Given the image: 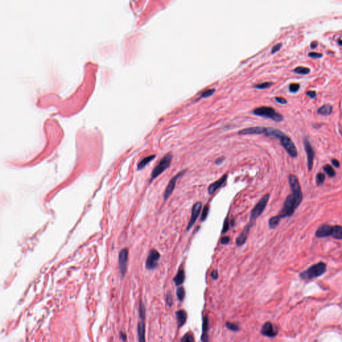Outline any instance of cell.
<instances>
[{"instance_id": "27", "label": "cell", "mask_w": 342, "mask_h": 342, "mask_svg": "<svg viewBox=\"0 0 342 342\" xmlns=\"http://www.w3.org/2000/svg\"><path fill=\"white\" fill-rule=\"evenodd\" d=\"M177 296L180 301H182L185 297V290L182 287H179L177 290Z\"/></svg>"}, {"instance_id": "4", "label": "cell", "mask_w": 342, "mask_h": 342, "mask_svg": "<svg viewBox=\"0 0 342 342\" xmlns=\"http://www.w3.org/2000/svg\"><path fill=\"white\" fill-rule=\"evenodd\" d=\"M172 159H173V154L171 153H168L161 159V161L159 162V163L152 172L150 181H149L150 183L171 166Z\"/></svg>"}, {"instance_id": "43", "label": "cell", "mask_w": 342, "mask_h": 342, "mask_svg": "<svg viewBox=\"0 0 342 342\" xmlns=\"http://www.w3.org/2000/svg\"><path fill=\"white\" fill-rule=\"evenodd\" d=\"M331 163H332V165L336 168H339L340 167V163H339V161L337 160V159H332V160H331Z\"/></svg>"}, {"instance_id": "19", "label": "cell", "mask_w": 342, "mask_h": 342, "mask_svg": "<svg viewBox=\"0 0 342 342\" xmlns=\"http://www.w3.org/2000/svg\"><path fill=\"white\" fill-rule=\"evenodd\" d=\"M177 319L178 322V325L179 327H181L183 326V325L186 323V321L187 320V314L184 310H179L177 312Z\"/></svg>"}, {"instance_id": "13", "label": "cell", "mask_w": 342, "mask_h": 342, "mask_svg": "<svg viewBox=\"0 0 342 342\" xmlns=\"http://www.w3.org/2000/svg\"><path fill=\"white\" fill-rule=\"evenodd\" d=\"M261 334L269 337H275L278 333V330L271 322H266L263 325L261 330Z\"/></svg>"}, {"instance_id": "22", "label": "cell", "mask_w": 342, "mask_h": 342, "mask_svg": "<svg viewBox=\"0 0 342 342\" xmlns=\"http://www.w3.org/2000/svg\"><path fill=\"white\" fill-rule=\"evenodd\" d=\"M333 239L337 240H342V226L334 225L333 227L332 235Z\"/></svg>"}, {"instance_id": "42", "label": "cell", "mask_w": 342, "mask_h": 342, "mask_svg": "<svg viewBox=\"0 0 342 342\" xmlns=\"http://www.w3.org/2000/svg\"><path fill=\"white\" fill-rule=\"evenodd\" d=\"M230 242V238L229 237H224L221 239V242L222 244H227Z\"/></svg>"}, {"instance_id": "30", "label": "cell", "mask_w": 342, "mask_h": 342, "mask_svg": "<svg viewBox=\"0 0 342 342\" xmlns=\"http://www.w3.org/2000/svg\"><path fill=\"white\" fill-rule=\"evenodd\" d=\"M325 175L323 173H318L316 176V183L318 185H321L323 182H325Z\"/></svg>"}, {"instance_id": "31", "label": "cell", "mask_w": 342, "mask_h": 342, "mask_svg": "<svg viewBox=\"0 0 342 342\" xmlns=\"http://www.w3.org/2000/svg\"><path fill=\"white\" fill-rule=\"evenodd\" d=\"M225 325H226V327H227V328L229 329V330H231L233 331H237L239 330V326H238V325L235 324V323H234L228 322L226 323Z\"/></svg>"}, {"instance_id": "46", "label": "cell", "mask_w": 342, "mask_h": 342, "mask_svg": "<svg viewBox=\"0 0 342 342\" xmlns=\"http://www.w3.org/2000/svg\"><path fill=\"white\" fill-rule=\"evenodd\" d=\"M120 337L123 341H125L126 340V335L124 332H121L120 333Z\"/></svg>"}, {"instance_id": "45", "label": "cell", "mask_w": 342, "mask_h": 342, "mask_svg": "<svg viewBox=\"0 0 342 342\" xmlns=\"http://www.w3.org/2000/svg\"><path fill=\"white\" fill-rule=\"evenodd\" d=\"M318 41H312V42L311 43L310 47H311V48H312V49H315V48H316L317 47H318Z\"/></svg>"}, {"instance_id": "7", "label": "cell", "mask_w": 342, "mask_h": 342, "mask_svg": "<svg viewBox=\"0 0 342 342\" xmlns=\"http://www.w3.org/2000/svg\"><path fill=\"white\" fill-rule=\"evenodd\" d=\"M161 255L156 249H151L149 252L148 257L146 259V267L149 270H152L156 268L157 263L160 259Z\"/></svg>"}, {"instance_id": "16", "label": "cell", "mask_w": 342, "mask_h": 342, "mask_svg": "<svg viewBox=\"0 0 342 342\" xmlns=\"http://www.w3.org/2000/svg\"><path fill=\"white\" fill-rule=\"evenodd\" d=\"M209 321L207 315L203 316L202 318V342H209Z\"/></svg>"}, {"instance_id": "11", "label": "cell", "mask_w": 342, "mask_h": 342, "mask_svg": "<svg viewBox=\"0 0 342 342\" xmlns=\"http://www.w3.org/2000/svg\"><path fill=\"white\" fill-rule=\"evenodd\" d=\"M202 208V203L200 202H196L195 204L193 205L191 211V217L189 221V223L187 226V231L191 229L194 224L195 223L196 221L197 220L198 216H199L200 213V210Z\"/></svg>"}, {"instance_id": "21", "label": "cell", "mask_w": 342, "mask_h": 342, "mask_svg": "<svg viewBox=\"0 0 342 342\" xmlns=\"http://www.w3.org/2000/svg\"><path fill=\"white\" fill-rule=\"evenodd\" d=\"M184 279H185V274H184V270L183 269H179L177 274L176 275L175 278L173 279L174 282L175 283L176 285L179 286L184 283Z\"/></svg>"}, {"instance_id": "39", "label": "cell", "mask_w": 342, "mask_h": 342, "mask_svg": "<svg viewBox=\"0 0 342 342\" xmlns=\"http://www.w3.org/2000/svg\"><path fill=\"white\" fill-rule=\"evenodd\" d=\"M167 303L168 305H169V306H172V305H173V296H172L171 293H169L167 294Z\"/></svg>"}, {"instance_id": "48", "label": "cell", "mask_w": 342, "mask_h": 342, "mask_svg": "<svg viewBox=\"0 0 342 342\" xmlns=\"http://www.w3.org/2000/svg\"><path fill=\"white\" fill-rule=\"evenodd\" d=\"M338 43H339V45H341V46H342V40H338Z\"/></svg>"}, {"instance_id": "44", "label": "cell", "mask_w": 342, "mask_h": 342, "mask_svg": "<svg viewBox=\"0 0 342 342\" xmlns=\"http://www.w3.org/2000/svg\"><path fill=\"white\" fill-rule=\"evenodd\" d=\"M211 277L213 279H218V272H217V270H213V272L211 273Z\"/></svg>"}, {"instance_id": "47", "label": "cell", "mask_w": 342, "mask_h": 342, "mask_svg": "<svg viewBox=\"0 0 342 342\" xmlns=\"http://www.w3.org/2000/svg\"><path fill=\"white\" fill-rule=\"evenodd\" d=\"M224 159H225L224 158H219L217 159V160L216 161V162H215V163H216L217 165H220V164H221L222 163H223V161H224Z\"/></svg>"}, {"instance_id": "41", "label": "cell", "mask_w": 342, "mask_h": 342, "mask_svg": "<svg viewBox=\"0 0 342 342\" xmlns=\"http://www.w3.org/2000/svg\"><path fill=\"white\" fill-rule=\"evenodd\" d=\"M306 94L309 97H310L311 98L314 99L316 97V95H317V93L316 91H308V92H306Z\"/></svg>"}, {"instance_id": "12", "label": "cell", "mask_w": 342, "mask_h": 342, "mask_svg": "<svg viewBox=\"0 0 342 342\" xmlns=\"http://www.w3.org/2000/svg\"><path fill=\"white\" fill-rule=\"evenodd\" d=\"M333 227V226L327 225V224H323V225H320L316 232V237L318 238L331 237Z\"/></svg>"}, {"instance_id": "24", "label": "cell", "mask_w": 342, "mask_h": 342, "mask_svg": "<svg viewBox=\"0 0 342 342\" xmlns=\"http://www.w3.org/2000/svg\"><path fill=\"white\" fill-rule=\"evenodd\" d=\"M280 221H281V219L279 218V217L277 215V216H275V217H271V218L269 220V227L270 229H275L277 226L279 225V223H280Z\"/></svg>"}, {"instance_id": "6", "label": "cell", "mask_w": 342, "mask_h": 342, "mask_svg": "<svg viewBox=\"0 0 342 342\" xmlns=\"http://www.w3.org/2000/svg\"><path fill=\"white\" fill-rule=\"evenodd\" d=\"M279 141H280L281 146L287 151L290 156H291L292 158H296L297 156V149L294 142L289 136L284 134L279 138Z\"/></svg>"}, {"instance_id": "37", "label": "cell", "mask_w": 342, "mask_h": 342, "mask_svg": "<svg viewBox=\"0 0 342 342\" xmlns=\"http://www.w3.org/2000/svg\"><path fill=\"white\" fill-rule=\"evenodd\" d=\"M308 56L311 58H316V59H318V58H321L323 56V54L321 53H318V52H314V51H312V52H309L308 54Z\"/></svg>"}, {"instance_id": "3", "label": "cell", "mask_w": 342, "mask_h": 342, "mask_svg": "<svg viewBox=\"0 0 342 342\" xmlns=\"http://www.w3.org/2000/svg\"><path fill=\"white\" fill-rule=\"evenodd\" d=\"M253 113L255 115L259 116L267 119H270L275 122H281L283 121V116L281 114L277 112L274 108L269 106H261L253 110Z\"/></svg>"}, {"instance_id": "29", "label": "cell", "mask_w": 342, "mask_h": 342, "mask_svg": "<svg viewBox=\"0 0 342 342\" xmlns=\"http://www.w3.org/2000/svg\"><path fill=\"white\" fill-rule=\"evenodd\" d=\"M209 213V205H205V207H204V209H203V210L202 211L201 217H200V220H201L202 222H204L207 219V217H208Z\"/></svg>"}, {"instance_id": "1", "label": "cell", "mask_w": 342, "mask_h": 342, "mask_svg": "<svg viewBox=\"0 0 342 342\" xmlns=\"http://www.w3.org/2000/svg\"><path fill=\"white\" fill-rule=\"evenodd\" d=\"M289 183L291 193L289 194L284 202L283 207L278 216L281 219L291 217L295 213L303 200V193L297 177L294 175L289 176Z\"/></svg>"}, {"instance_id": "10", "label": "cell", "mask_w": 342, "mask_h": 342, "mask_svg": "<svg viewBox=\"0 0 342 342\" xmlns=\"http://www.w3.org/2000/svg\"><path fill=\"white\" fill-rule=\"evenodd\" d=\"M128 257V249L124 248L121 251L119 255V269L121 271L122 277H124L126 271V267H127Z\"/></svg>"}, {"instance_id": "15", "label": "cell", "mask_w": 342, "mask_h": 342, "mask_svg": "<svg viewBox=\"0 0 342 342\" xmlns=\"http://www.w3.org/2000/svg\"><path fill=\"white\" fill-rule=\"evenodd\" d=\"M253 225H252L251 223H249L247 225L244 227L242 231L241 232V233L238 236L237 239H236V244H237V246H241L246 242L249 233V231L250 229H251Z\"/></svg>"}, {"instance_id": "9", "label": "cell", "mask_w": 342, "mask_h": 342, "mask_svg": "<svg viewBox=\"0 0 342 342\" xmlns=\"http://www.w3.org/2000/svg\"><path fill=\"white\" fill-rule=\"evenodd\" d=\"M185 173H186V171L180 172V173H178L177 175L175 176V177H174L173 179L170 181V182H169V184H168V185L167 186V188H166V190H165V192H164V194H163L164 199H165V200H167L168 198L171 196L172 193H173L174 189H175V188L177 180L179 179V178L182 177V175H184Z\"/></svg>"}, {"instance_id": "5", "label": "cell", "mask_w": 342, "mask_h": 342, "mask_svg": "<svg viewBox=\"0 0 342 342\" xmlns=\"http://www.w3.org/2000/svg\"><path fill=\"white\" fill-rule=\"evenodd\" d=\"M269 196H269V194H267L263 196L261 198L259 201L257 202V204L255 205V207L252 209L249 219V223H251L252 225H253L256 219L262 214L265 209L266 208V206L269 199Z\"/></svg>"}, {"instance_id": "14", "label": "cell", "mask_w": 342, "mask_h": 342, "mask_svg": "<svg viewBox=\"0 0 342 342\" xmlns=\"http://www.w3.org/2000/svg\"><path fill=\"white\" fill-rule=\"evenodd\" d=\"M266 132V128L262 126H255V127L247 128L245 129L241 130L238 134L240 135H249V134H264Z\"/></svg>"}, {"instance_id": "18", "label": "cell", "mask_w": 342, "mask_h": 342, "mask_svg": "<svg viewBox=\"0 0 342 342\" xmlns=\"http://www.w3.org/2000/svg\"><path fill=\"white\" fill-rule=\"evenodd\" d=\"M137 334L138 341L139 342H146L145 339V323L144 320H141L140 322L138 323L137 327Z\"/></svg>"}, {"instance_id": "20", "label": "cell", "mask_w": 342, "mask_h": 342, "mask_svg": "<svg viewBox=\"0 0 342 342\" xmlns=\"http://www.w3.org/2000/svg\"><path fill=\"white\" fill-rule=\"evenodd\" d=\"M332 106H331L330 104H325L322 106V107H320V108L318 110V113L319 114L326 116L330 115L331 112H332Z\"/></svg>"}, {"instance_id": "32", "label": "cell", "mask_w": 342, "mask_h": 342, "mask_svg": "<svg viewBox=\"0 0 342 342\" xmlns=\"http://www.w3.org/2000/svg\"><path fill=\"white\" fill-rule=\"evenodd\" d=\"M145 314H146V311H145L144 305L142 303V302L140 301L139 305V315L140 320H145Z\"/></svg>"}, {"instance_id": "38", "label": "cell", "mask_w": 342, "mask_h": 342, "mask_svg": "<svg viewBox=\"0 0 342 342\" xmlns=\"http://www.w3.org/2000/svg\"><path fill=\"white\" fill-rule=\"evenodd\" d=\"M281 46H282L281 43H277V44L275 45L274 46L272 47V49H271V54H275V53L277 52L278 51L280 50Z\"/></svg>"}, {"instance_id": "33", "label": "cell", "mask_w": 342, "mask_h": 342, "mask_svg": "<svg viewBox=\"0 0 342 342\" xmlns=\"http://www.w3.org/2000/svg\"><path fill=\"white\" fill-rule=\"evenodd\" d=\"M181 342H194V337L190 333H187L182 337Z\"/></svg>"}, {"instance_id": "25", "label": "cell", "mask_w": 342, "mask_h": 342, "mask_svg": "<svg viewBox=\"0 0 342 342\" xmlns=\"http://www.w3.org/2000/svg\"><path fill=\"white\" fill-rule=\"evenodd\" d=\"M323 171H325V173H326L329 177H334L336 175L335 171L331 165H325L324 167H323Z\"/></svg>"}, {"instance_id": "17", "label": "cell", "mask_w": 342, "mask_h": 342, "mask_svg": "<svg viewBox=\"0 0 342 342\" xmlns=\"http://www.w3.org/2000/svg\"><path fill=\"white\" fill-rule=\"evenodd\" d=\"M227 179V175H223L220 179L218 180V181L211 184L208 188L209 194H210V195H212V194L214 193V192L216 191L217 190H218L219 188H220L221 186L225 183Z\"/></svg>"}, {"instance_id": "26", "label": "cell", "mask_w": 342, "mask_h": 342, "mask_svg": "<svg viewBox=\"0 0 342 342\" xmlns=\"http://www.w3.org/2000/svg\"><path fill=\"white\" fill-rule=\"evenodd\" d=\"M293 71L296 74H301V75H307V74L310 73V69L308 68L303 67V66H299L294 69Z\"/></svg>"}, {"instance_id": "36", "label": "cell", "mask_w": 342, "mask_h": 342, "mask_svg": "<svg viewBox=\"0 0 342 342\" xmlns=\"http://www.w3.org/2000/svg\"><path fill=\"white\" fill-rule=\"evenodd\" d=\"M229 229V219H228V217L225 219V222H224V224H223V230H222V233H225L226 232H227L228 230Z\"/></svg>"}, {"instance_id": "2", "label": "cell", "mask_w": 342, "mask_h": 342, "mask_svg": "<svg viewBox=\"0 0 342 342\" xmlns=\"http://www.w3.org/2000/svg\"><path fill=\"white\" fill-rule=\"evenodd\" d=\"M327 265L323 262H319L309 267L305 271L299 274L300 277L303 280H311L316 277L322 276L326 271Z\"/></svg>"}, {"instance_id": "35", "label": "cell", "mask_w": 342, "mask_h": 342, "mask_svg": "<svg viewBox=\"0 0 342 342\" xmlns=\"http://www.w3.org/2000/svg\"><path fill=\"white\" fill-rule=\"evenodd\" d=\"M289 91L292 93H295V92H297L298 91H299V88H300V86L299 84H297V83H293V84H291L289 85Z\"/></svg>"}, {"instance_id": "28", "label": "cell", "mask_w": 342, "mask_h": 342, "mask_svg": "<svg viewBox=\"0 0 342 342\" xmlns=\"http://www.w3.org/2000/svg\"><path fill=\"white\" fill-rule=\"evenodd\" d=\"M272 84H273V82H265L261 83V84H256L255 86L254 87L255 88L260 89V90H264V89H266V88H269V87H270Z\"/></svg>"}, {"instance_id": "34", "label": "cell", "mask_w": 342, "mask_h": 342, "mask_svg": "<svg viewBox=\"0 0 342 342\" xmlns=\"http://www.w3.org/2000/svg\"><path fill=\"white\" fill-rule=\"evenodd\" d=\"M215 92V89H209V90H207L205 91V92H203L201 95H200V97H201V98H208V97L212 96Z\"/></svg>"}, {"instance_id": "40", "label": "cell", "mask_w": 342, "mask_h": 342, "mask_svg": "<svg viewBox=\"0 0 342 342\" xmlns=\"http://www.w3.org/2000/svg\"><path fill=\"white\" fill-rule=\"evenodd\" d=\"M275 100L277 103L281 104H286L287 103V100H286L285 98H282V97H276V98H275Z\"/></svg>"}, {"instance_id": "8", "label": "cell", "mask_w": 342, "mask_h": 342, "mask_svg": "<svg viewBox=\"0 0 342 342\" xmlns=\"http://www.w3.org/2000/svg\"><path fill=\"white\" fill-rule=\"evenodd\" d=\"M304 148L307 154V157L308 170L309 171H311L313 169V166H314L315 151L307 138H305L304 140Z\"/></svg>"}, {"instance_id": "23", "label": "cell", "mask_w": 342, "mask_h": 342, "mask_svg": "<svg viewBox=\"0 0 342 342\" xmlns=\"http://www.w3.org/2000/svg\"><path fill=\"white\" fill-rule=\"evenodd\" d=\"M155 157H156V155L152 154V155H150V156H148L145 157L144 158H143L142 160H141L137 166V169L138 171L144 169V168L146 167V166L148 165L150 162L152 161L153 159H154Z\"/></svg>"}]
</instances>
